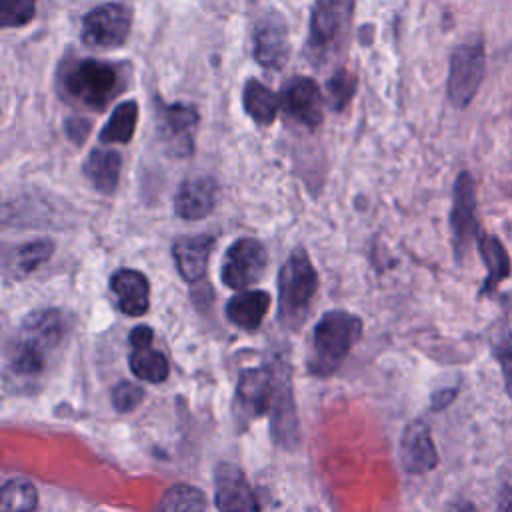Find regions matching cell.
Wrapping results in <instances>:
<instances>
[{"label": "cell", "instance_id": "obj_1", "mask_svg": "<svg viewBox=\"0 0 512 512\" xmlns=\"http://www.w3.org/2000/svg\"><path fill=\"white\" fill-rule=\"evenodd\" d=\"M362 336L360 316L348 310H328L316 322L312 332V352L308 372L314 376H332L348 358L352 346Z\"/></svg>", "mask_w": 512, "mask_h": 512}, {"label": "cell", "instance_id": "obj_2", "mask_svg": "<svg viewBox=\"0 0 512 512\" xmlns=\"http://www.w3.org/2000/svg\"><path fill=\"white\" fill-rule=\"evenodd\" d=\"M64 336V320L54 308H40L24 316L14 350L10 356V368L18 376H36L44 370L46 354L58 346Z\"/></svg>", "mask_w": 512, "mask_h": 512}, {"label": "cell", "instance_id": "obj_3", "mask_svg": "<svg viewBox=\"0 0 512 512\" xmlns=\"http://www.w3.org/2000/svg\"><path fill=\"white\" fill-rule=\"evenodd\" d=\"M318 292V272L304 248H294L278 274V320L286 330H298Z\"/></svg>", "mask_w": 512, "mask_h": 512}, {"label": "cell", "instance_id": "obj_4", "mask_svg": "<svg viewBox=\"0 0 512 512\" xmlns=\"http://www.w3.org/2000/svg\"><path fill=\"white\" fill-rule=\"evenodd\" d=\"M64 90L90 110H102L120 92V74L114 64L84 58L64 72Z\"/></svg>", "mask_w": 512, "mask_h": 512}, {"label": "cell", "instance_id": "obj_5", "mask_svg": "<svg viewBox=\"0 0 512 512\" xmlns=\"http://www.w3.org/2000/svg\"><path fill=\"white\" fill-rule=\"evenodd\" d=\"M486 70V50L480 36L468 38L452 50L446 92L456 108H466L476 96Z\"/></svg>", "mask_w": 512, "mask_h": 512}, {"label": "cell", "instance_id": "obj_6", "mask_svg": "<svg viewBox=\"0 0 512 512\" xmlns=\"http://www.w3.org/2000/svg\"><path fill=\"white\" fill-rule=\"evenodd\" d=\"M280 366L246 368L238 376L234 410L240 420H254L266 412H272L278 394Z\"/></svg>", "mask_w": 512, "mask_h": 512}, {"label": "cell", "instance_id": "obj_7", "mask_svg": "<svg viewBox=\"0 0 512 512\" xmlns=\"http://www.w3.org/2000/svg\"><path fill=\"white\" fill-rule=\"evenodd\" d=\"M268 266V252L264 244L256 238L234 240L224 258L220 278L228 288L244 290L258 282Z\"/></svg>", "mask_w": 512, "mask_h": 512}, {"label": "cell", "instance_id": "obj_8", "mask_svg": "<svg viewBox=\"0 0 512 512\" xmlns=\"http://www.w3.org/2000/svg\"><path fill=\"white\" fill-rule=\"evenodd\" d=\"M450 230L456 258L466 256L474 240H478L480 228L476 220V186L468 170H462L454 182V196L450 208Z\"/></svg>", "mask_w": 512, "mask_h": 512}, {"label": "cell", "instance_id": "obj_9", "mask_svg": "<svg viewBox=\"0 0 512 512\" xmlns=\"http://www.w3.org/2000/svg\"><path fill=\"white\" fill-rule=\"evenodd\" d=\"M130 10L122 4H102L82 18V42L96 50L122 46L130 34Z\"/></svg>", "mask_w": 512, "mask_h": 512}, {"label": "cell", "instance_id": "obj_10", "mask_svg": "<svg viewBox=\"0 0 512 512\" xmlns=\"http://www.w3.org/2000/svg\"><path fill=\"white\" fill-rule=\"evenodd\" d=\"M290 54L288 24L278 10L264 12L254 26V58L260 66L280 70Z\"/></svg>", "mask_w": 512, "mask_h": 512}, {"label": "cell", "instance_id": "obj_11", "mask_svg": "<svg viewBox=\"0 0 512 512\" xmlns=\"http://www.w3.org/2000/svg\"><path fill=\"white\" fill-rule=\"evenodd\" d=\"M214 502L218 512H260L246 474L230 462H220L214 470Z\"/></svg>", "mask_w": 512, "mask_h": 512}, {"label": "cell", "instance_id": "obj_12", "mask_svg": "<svg viewBox=\"0 0 512 512\" xmlns=\"http://www.w3.org/2000/svg\"><path fill=\"white\" fill-rule=\"evenodd\" d=\"M280 106L288 116L308 128L318 126L324 116L320 86L308 76H292L284 82L280 92Z\"/></svg>", "mask_w": 512, "mask_h": 512}, {"label": "cell", "instance_id": "obj_13", "mask_svg": "<svg viewBox=\"0 0 512 512\" xmlns=\"http://www.w3.org/2000/svg\"><path fill=\"white\" fill-rule=\"evenodd\" d=\"M400 464L410 474H426L436 468L438 452L430 426L424 420H412L406 424L400 438Z\"/></svg>", "mask_w": 512, "mask_h": 512}, {"label": "cell", "instance_id": "obj_14", "mask_svg": "<svg viewBox=\"0 0 512 512\" xmlns=\"http://www.w3.org/2000/svg\"><path fill=\"white\" fill-rule=\"evenodd\" d=\"M354 0H316L310 18V46L322 50L348 28Z\"/></svg>", "mask_w": 512, "mask_h": 512}, {"label": "cell", "instance_id": "obj_15", "mask_svg": "<svg viewBox=\"0 0 512 512\" xmlns=\"http://www.w3.org/2000/svg\"><path fill=\"white\" fill-rule=\"evenodd\" d=\"M218 202V182L212 176H198L182 182L174 196V212L184 220H202Z\"/></svg>", "mask_w": 512, "mask_h": 512}, {"label": "cell", "instance_id": "obj_16", "mask_svg": "<svg viewBox=\"0 0 512 512\" xmlns=\"http://www.w3.org/2000/svg\"><path fill=\"white\" fill-rule=\"evenodd\" d=\"M110 290L116 294V304L126 316H142L150 308L148 278L134 268H120L110 276Z\"/></svg>", "mask_w": 512, "mask_h": 512}, {"label": "cell", "instance_id": "obj_17", "mask_svg": "<svg viewBox=\"0 0 512 512\" xmlns=\"http://www.w3.org/2000/svg\"><path fill=\"white\" fill-rule=\"evenodd\" d=\"M214 242H216V238L210 234L180 236L174 240L172 256H174L180 276L186 282H198L200 278H204Z\"/></svg>", "mask_w": 512, "mask_h": 512}, {"label": "cell", "instance_id": "obj_18", "mask_svg": "<svg viewBox=\"0 0 512 512\" xmlns=\"http://www.w3.org/2000/svg\"><path fill=\"white\" fill-rule=\"evenodd\" d=\"M272 298L266 290H240L226 304V318L246 330L254 332L260 328L264 316L268 314Z\"/></svg>", "mask_w": 512, "mask_h": 512}, {"label": "cell", "instance_id": "obj_19", "mask_svg": "<svg viewBox=\"0 0 512 512\" xmlns=\"http://www.w3.org/2000/svg\"><path fill=\"white\" fill-rule=\"evenodd\" d=\"M122 170V156L116 150H102L94 148L88 158L84 160L82 172L88 178V182L104 196H110L120 180Z\"/></svg>", "mask_w": 512, "mask_h": 512}, {"label": "cell", "instance_id": "obj_20", "mask_svg": "<svg viewBox=\"0 0 512 512\" xmlns=\"http://www.w3.org/2000/svg\"><path fill=\"white\" fill-rule=\"evenodd\" d=\"M478 252L486 266V280L482 284L480 294H492L502 280L510 276V256L504 244L488 232L478 234Z\"/></svg>", "mask_w": 512, "mask_h": 512}, {"label": "cell", "instance_id": "obj_21", "mask_svg": "<svg viewBox=\"0 0 512 512\" xmlns=\"http://www.w3.org/2000/svg\"><path fill=\"white\" fill-rule=\"evenodd\" d=\"M242 106H244V112L258 126H270L276 120V114L280 108V96H276L260 80L250 78L242 88Z\"/></svg>", "mask_w": 512, "mask_h": 512}, {"label": "cell", "instance_id": "obj_22", "mask_svg": "<svg viewBox=\"0 0 512 512\" xmlns=\"http://www.w3.org/2000/svg\"><path fill=\"white\" fill-rule=\"evenodd\" d=\"M54 254V242L50 238H38L16 246L6 260V270L14 278H24L38 270Z\"/></svg>", "mask_w": 512, "mask_h": 512}, {"label": "cell", "instance_id": "obj_23", "mask_svg": "<svg viewBox=\"0 0 512 512\" xmlns=\"http://www.w3.org/2000/svg\"><path fill=\"white\" fill-rule=\"evenodd\" d=\"M198 118H200L198 110L192 104L176 102V104L162 106V132L166 134V138L174 140L176 152L182 150L180 148L182 140L188 146H192L190 144V132L198 124Z\"/></svg>", "mask_w": 512, "mask_h": 512}, {"label": "cell", "instance_id": "obj_24", "mask_svg": "<svg viewBox=\"0 0 512 512\" xmlns=\"http://www.w3.org/2000/svg\"><path fill=\"white\" fill-rule=\"evenodd\" d=\"M138 124V104L136 100L120 102L104 128L100 130V142L104 144H126L132 140Z\"/></svg>", "mask_w": 512, "mask_h": 512}, {"label": "cell", "instance_id": "obj_25", "mask_svg": "<svg viewBox=\"0 0 512 512\" xmlns=\"http://www.w3.org/2000/svg\"><path fill=\"white\" fill-rule=\"evenodd\" d=\"M128 364H130L132 374L138 380L150 382V384H160L170 374V364H168L166 356L160 350L152 348V344L132 348Z\"/></svg>", "mask_w": 512, "mask_h": 512}, {"label": "cell", "instance_id": "obj_26", "mask_svg": "<svg viewBox=\"0 0 512 512\" xmlns=\"http://www.w3.org/2000/svg\"><path fill=\"white\" fill-rule=\"evenodd\" d=\"M154 512H206V494L192 484L170 486Z\"/></svg>", "mask_w": 512, "mask_h": 512}, {"label": "cell", "instance_id": "obj_27", "mask_svg": "<svg viewBox=\"0 0 512 512\" xmlns=\"http://www.w3.org/2000/svg\"><path fill=\"white\" fill-rule=\"evenodd\" d=\"M38 506V492L32 482L24 478H10L0 490V512H34Z\"/></svg>", "mask_w": 512, "mask_h": 512}, {"label": "cell", "instance_id": "obj_28", "mask_svg": "<svg viewBox=\"0 0 512 512\" xmlns=\"http://www.w3.org/2000/svg\"><path fill=\"white\" fill-rule=\"evenodd\" d=\"M490 348H492L494 360L500 364L504 386H506V392H508V396L512 400V330L508 326L500 328L492 336Z\"/></svg>", "mask_w": 512, "mask_h": 512}, {"label": "cell", "instance_id": "obj_29", "mask_svg": "<svg viewBox=\"0 0 512 512\" xmlns=\"http://www.w3.org/2000/svg\"><path fill=\"white\" fill-rule=\"evenodd\" d=\"M356 86H358V78L354 72L346 70V68H340L336 70L326 88H328V94H330V100H332V108L336 110H344L348 106V102L354 98L356 94Z\"/></svg>", "mask_w": 512, "mask_h": 512}, {"label": "cell", "instance_id": "obj_30", "mask_svg": "<svg viewBox=\"0 0 512 512\" xmlns=\"http://www.w3.org/2000/svg\"><path fill=\"white\" fill-rule=\"evenodd\" d=\"M36 14V0H0V24L4 28L26 26Z\"/></svg>", "mask_w": 512, "mask_h": 512}, {"label": "cell", "instance_id": "obj_31", "mask_svg": "<svg viewBox=\"0 0 512 512\" xmlns=\"http://www.w3.org/2000/svg\"><path fill=\"white\" fill-rule=\"evenodd\" d=\"M110 398H112V406L118 412H130L136 406H140V402L144 400V388L134 384V382H130V380H120L112 388Z\"/></svg>", "mask_w": 512, "mask_h": 512}, {"label": "cell", "instance_id": "obj_32", "mask_svg": "<svg viewBox=\"0 0 512 512\" xmlns=\"http://www.w3.org/2000/svg\"><path fill=\"white\" fill-rule=\"evenodd\" d=\"M90 132V122L86 118H68L66 134L74 144H82Z\"/></svg>", "mask_w": 512, "mask_h": 512}, {"label": "cell", "instance_id": "obj_33", "mask_svg": "<svg viewBox=\"0 0 512 512\" xmlns=\"http://www.w3.org/2000/svg\"><path fill=\"white\" fill-rule=\"evenodd\" d=\"M128 340H130L132 348H136V346H150L152 340H154V330L148 324H138V326H134L130 330Z\"/></svg>", "mask_w": 512, "mask_h": 512}, {"label": "cell", "instance_id": "obj_34", "mask_svg": "<svg viewBox=\"0 0 512 512\" xmlns=\"http://www.w3.org/2000/svg\"><path fill=\"white\" fill-rule=\"evenodd\" d=\"M458 388H442L438 392L432 394V410H444L448 404H452V400L456 398Z\"/></svg>", "mask_w": 512, "mask_h": 512}, {"label": "cell", "instance_id": "obj_35", "mask_svg": "<svg viewBox=\"0 0 512 512\" xmlns=\"http://www.w3.org/2000/svg\"><path fill=\"white\" fill-rule=\"evenodd\" d=\"M496 512H512V486H508V488L500 494Z\"/></svg>", "mask_w": 512, "mask_h": 512}, {"label": "cell", "instance_id": "obj_36", "mask_svg": "<svg viewBox=\"0 0 512 512\" xmlns=\"http://www.w3.org/2000/svg\"><path fill=\"white\" fill-rule=\"evenodd\" d=\"M450 512H476V508H474V504H472V502H468V500H462V502L454 504Z\"/></svg>", "mask_w": 512, "mask_h": 512}]
</instances>
